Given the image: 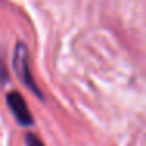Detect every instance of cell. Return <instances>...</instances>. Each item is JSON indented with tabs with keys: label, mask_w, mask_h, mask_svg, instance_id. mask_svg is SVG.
Wrapping results in <instances>:
<instances>
[{
	"label": "cell",
	"mask_w": 146,
	"mask_h": 146,
	"mask_svg": "<svg viewBox=\"0 0 146 146\" xmlns=\"http://www.w3.org/2000/svg\"><path fill=\"white\" fill-rule=\"evenodd\" d=\"M14 71H16L19 80L30 90L33 91L39 99H42V93L38 88V85L35 83V79L32 76V71H30V60H29V49L24 42H17L16 50H14Z\"/></svg>",
	"instance_id": "obj_1"
},
{
	"label": "cell",
	"mask_w": 146,
	"mask_h": 146,
	"mask_svg": "<svg viewBox=\"0 0 146 146\" xmlns=\"http://www.w3.org/2000/svg\"><path fill=\"white\" fill-rule=\"evenodd\" d=\"M7 104L10 105L11 113L14 115L16 121L21 124V126H32L33 124V116L29 110V105H27L25 99L19 94L17 91H11L7 94Z\"/></svg>",
	"instance_id": "obj_2"
},
{
	"label": "cell",
	"mask_w": 146,
	"mask_h": 146,
	"mask_svg": "<svg viewBox=\"0 0 146 146\" xmlns=\"http://www.w3.org/2000/svg\"><path fill=\"white\" fill-rule=\"evenodd\" d=\"M25 141H27V146H44V143L41 141V138L36 137L35 133H27Z\"/></svg>",
	"instance_id": "obj_3"
}]
</instances>
